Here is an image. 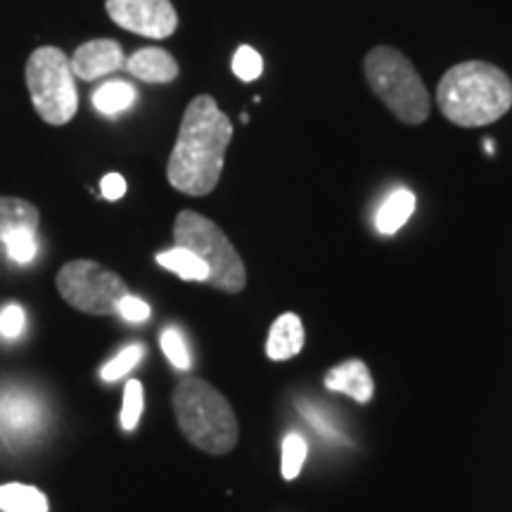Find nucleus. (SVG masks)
I'll return each mask as SVG.
<instances>
[{"mask_svg":"<svg viewBox=\"0 0 512 512\" xmlns=\"http://www.w3.org/2000/svg\"><path fill=\"white\" fill-rule=\"evenodd\" d=\"M230 140V119L219 110L211 95H197L183 114L181 131L166 166L171 188L190 197L209 195L221 181Z\"/></svg>","mask_w":512,"mask_h":512,"instance_id":"nucleus-1","label":"nucleus"},{"mask_svg":"<svg viewBox=\"0 0 512 512\" xmlns=\"http://www.w3.org/2000/svg\"><path fill=\"white\" fill-rule=\"evenodd\" d=\"M437 105L451 124L489 126L512 107V81L503 69L482 60L460 62L441 76Z\"/></svg>","mask_w":512,"mask_h":512,"instance_id":"nucleus-2","label":"nucleus"},{"mask_svg":"<svg viewBox=\"0 0 512 512\" xmlns=\"http://www.w3.org/2000/svg\"><path fill=\"white\" fill-rule=\"evenodd\" d=\"M174 411L185 437L204 453L223 456L238 444V418L226 396L209 382L197 380V377L178 382Z\"/></svg>","mask_w":512,"mask_h":512,"instance_id":"nucleus-3","label":"nucleus"},{"mask_svg":"<svg viewBox=\"0 0 512 512\" xmlns=\"http://www.w3.org/2000/svg\"><path fill=\"white\" fill-rule=\"evenodd\" d=\"M366 81L373 93L403 124H422L432 110L430 93L406 55L396 48L377 46L366 55Z\"/></svg>","mask_w":512,"mask_h":512,"instance_id":"nucleus-4","label":"nucleus"},{"mask_svg":"<svg viewBox=\"0 0 512 512\" xmlns=\"http://www.w3.org/2000/svg\"><path fill=\"white\" fill-rule=\"evenodd\" d=\"M174 240L178 247L190 249L209 268V285L216 290L238 294L247 285V271L238 249L226 233L197 211H181L174 223Z\"/></svg>","mask_w":512,"mask_h":512,"instance_id":"nucleus-5","label":"nucleus"},{"mask_svg":"<svg viewBox=\"0 0 512 512\" xmlns=\"http://www.w3.org/2000/svg\"><path fill=\"white\" fill-rule=\"evenodd\" d=\"M27 88L38 117L50 126L69 124L79 112L76 76L60 48L43 46L29 55Z\"/></svg>","mask_w":512,"mask_h":512,"instance_id":"nucleus-6","label":"nucleus"},{"mask_svg":"<svg viewBox=\"0 0 512 512\" xmlns=\"http://www.w3.org/2000/svg\"><path fill=\"white\" fill-rule=\"evenodd\" d=\"M55 285L64 302L88 316H117L119 302L131 294L117 273L88 259L67 261L57 273Z\"/></svg>","mask_w":512,"mask_h":512,"instance_id":"nucleus-7","label":"nucleus"},{"mask_svg":"<svg viewBox=\"0 0 512 512\" xmlns=\"http://www.w3.org/2000/svg\"><path fill=\"white\" fill-rule=\"evenodd\" d=\"M105 8L114 24L143 38L162 41L178 29V12L171 0H107Z\"/></svg>","mask_w":512,"mask_h":512,"instance_id":"nucleus-8","label":"nucleus"},{"mask_svg":"<svg viewBox=\"0 0 512 512\" xmlns=\"http://www.w3.org/2000/svg\"><path fill=\"white\" fill-rule=\"evenodd\" d=\"M43 403L19 387L0 389V439L10 446L34 439L43 425Z\"/></svg>","mask_w":512,"mask_h":512,"instance_id":"nucleus-9","label":"nucleus"},{"mask_svg":"<svg viewBox=\"0 0 512 512\" xmlns=\"http://www.w3.org/2000/svg\"><path fill=\"white\" fill-rule=\"evenodd\" d=\"M69 64H72L76 79L95 81L100 76L124 69L126 57L117 41H112V38H95V41H88L76 48L74 55L69 57Z\"/></svg>","mask_w":512,"mask_h":512,"instance_id":"nucleus-10","label":"nucleus"},{"mask_svg":"<svg viewBox=\"0 0 512 512\" xmlns=\"http://www.w3.org/2000/svg\"><path fill=\"white\" fill-rule=\"evenodd\" d=\"M325 387L332 389V392L347 394L358 403H368L375 394L373 375H370L368 366L361 358H349V361L332 368L330 373L325 375Z\"/></svg>","mask_w":512,"mask_h":512,"instance_id":"nucleus-11","label":"nucleus"},{"mask_svg":"<svg viewBox=\"0 0 512 512\" xmlns=\"http://www.w3.org/2000/svg\"><path fill=\"white\" fill-rule=\"evenodd\" d=\"M124 69L145 83H171L178 79V62L162 48H140L128 57Z\"/></svg>","mask_w":512,"mask_h":512,"instance_id":"nucleus-12","label":"nucleus"},{"mask_svg":"<svg viewBox=\"0 0 512 512\" xmlns=\"http://www.w3.org/2000/svg\"><path fill=\"white\" fill-rule=\"evenodd\" d=\"M304 347V325L297 313H283L273 323L266 339V354L271 361H287Z\"/></svg>","mask_w":512,"mask_h":512,"instance_id":"nucleus-13","label":"nucleus"},{"mask_svg":"<svg viewBox=\"0 0 512 512\" xmlns=\"http://www.w3.org/2000/svg\"><path fill=\"white\" fill-rule=\"evenodd\" d=\"M413 211H415V195L411 190L399 188L382 202V207L375 216V226L382 235H394L406 226V221L411 219Z\"/></svg>","mask_w":512,"mask_h":512,"instance_id":"nucleus-14","label":"nucleus"},{"mask_svg":"<svg viewBox=\"0 0 512 512\" xmlns=\"http://www.w3.org/2000/svg\"><path fill=\"white\" fill-rule=\"evenodd\" d=\"M38 223H41V214L34 204L22 197H0V242L19 228L38 230Z\"/></svg>","mask_w":512,"mask_h":512,"instance_id":"nucleus-15","label":"nucleus"},{"mask_svg":"<svg viewBox=\"0 0 512 512\" xmlns=\"http://www.w3.org/2000/svg\"><path fill=\"white\" fill-rule=\"evenodd\" d=\"M138 100V91L126 81H107L93 93V107L105 117H117V114L131 110Z\"/></svg>","mask_w":512,"mask_h":512,"instance_id":"nucleus-16","label":"nucleus"},{"mask_svg":"<svg viewBox=\"0 0 512 512\" xmlns=\"http://www.w3.org/2000/svg\"><path fill=\"white\" fill-rule=\"evenodd\" d=\"M0 512H48V498L41 489L29 484L0 486Z\"/></svg>","mask_w":512,"mask_h":512,"instance_id":"nucleus-17","label":"nucleus"},{"mask_svg":"<svg viewBox=\"0 0 512 512\" xmlns=\"http://www.w3.org/2000/svg\"><path fill=\"white\" fill-rule=\"evenodd\" d=\"M157 264L166 268V271L176 273L178 278L192 280V283H207L209 280V268L202 264V259H197V256L185 247L176 245L166 249V252H159Z\"/></svg>","mask_w":512,"mask_h":512,"instance_id":"nucleus-18","label":"nucleus"},{"mask_svg":"<svg viewBox=\"0 0 512 512\" xmlns=\"http://www.w3.org/2000/svg\"><path fill=\"white\" fill-rule=\"evenodd\" d=\"M38 230H29V228H19L15 233L5 235L3 245L5 252L15 264L19 266H27L31 261L36 259L38 254V238H36Z\"/></svg>","mask_w":512,"mask_h":512,"instance_id":"nucleus-19","label":"nucleus"},{"mask_svg":"<svg viewBox=\"0 0 512 512\" xmlns=\"http://www.w3.org/2000/svg\"><path fill=\"white\" fill-rule=\"evenodd\" d=\"M143 356H145L143 344H128V347L121 349L112 361H107L105 366H102L100 370L102 382H117L121 377H126L140 361H143Z\"/></svg>","mask_w":512,"mask_h":512,"instance_id":"nucleus-20","label":"nucleus"},{"mask_svg":"<svg viewBox=\"0 0 512 512\" xmlns=\"http://www.w3.org/2000/svg\"><path fill=\"white\" fill-rule=\"evenodd\" d=\"M143 406H145V394L140 380H128L124 387V406H121V427L126 432H133L138 427L140 418H143Z\"/></svg>","mask_w":512,"mask_h":512,"instance_id":"nucleus-21","label":"nucleus"},{"mask_svg":"<svg viewBox=\"0 0 512 512\" xmlns=\"http://www.w3.org/2000/svg\"><path fill=\"white\" fill-rule=\"evenodd\" d=\"M306 456H309V446H306L302 434H287L283 439V477L287 482L299 477V472H302L306 463Z\"/></svg>","mask_w":512,"mask_h":512,"instance_id":"nucleus-22","label":"nucleus"},{"mask_svg":"<svg viewBox=\"0 0 512 512\" xmlns=\"http://www.w3.org/2000/svg\"><path fill=\"white\" fill-rule=\"evenodd\" d=\"M162 351L164 356L169 358V363L176 370H190L192 358L188 351V344H185L183 332L178 328H166L162 332Z\"/></svg>","mask_w":512,"mask_h":512,"instance_id":"nucleus-23","label":"nucleus"},{"mask_svg":"<svg viewBox=\"0 0 512 512\" xmlns=\"http://www.w3.org/2000/svg\"><path fill=\"white\" fill-rule=\"evenodd\" d=\"M233 72L240 81L252 83L264 72V60L252 46H240L233 55Z\"/></svg>","mask_w":512,"mask_h":512,"instance_id":"nucleus-24","label":"nucleus"},{"mask_svg":"<svg viewBox=\"0 0 512 512\" xmlns=\"http://www.w3.org/2000/svg\"><path fill=\"white\" fill-rule=\"evenodd\" d=\"M27 328V313L19 304H8L0 311V337L3 339H19Z\"/></svg>","mask_w":512,"mask_h":512,"instance_id":"nucleus-25","label":"nucleus"},{"mask_svg":"<svg viewBox=\"0 0 512 512\" xmlns=\"http://www.w3.org/2000/svg\"><path fill=\"white\" fill-rule=\"evenodd\" d=\"M150 313V304L143 302L140 297H133V294H126L117 306V316L124 318L126 323H145V320L150 318Z\"/></svg>","mask_w":512,"mask_h":512,"instance_id":"nucleus-26","label":"nucleus"},{"mask_svg":"<svg viewBox=\"0 0 512 512\" xmlns=\"http://www.w3.org/2000/svg\"><path fill=\"white\" fill-rule=\"evenodd\" d=\"M100 192H102V197H105V200H110V202L121 200V197L126 195L124 176H121V174H107L100 183Z\"/></svg>","mask_w":512,"mask_h":512,"instance_id":"nucleus-27","label":"nucleus"}]
</instances>
